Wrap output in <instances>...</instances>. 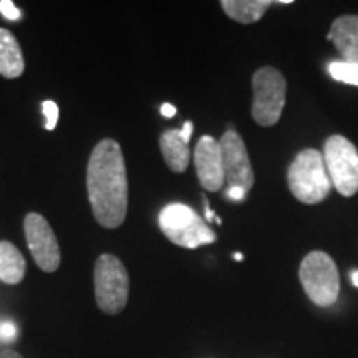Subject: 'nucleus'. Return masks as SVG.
<instances>
[{"instance_id":"nucleus-1","label":"nucleus","mask_w":358,"mask_h":358,"mask_svg":"<svg viewBox=\"0 0 358 358\" xmlns=\"http://www.w3.org/2000/svg\"><path fill=\"white\" fill-rule=\"evenodd\" d=\"M87 189L96 222L106 229L122 226L128 213V176L118 141L105 138L93 148L87 169Z\"/></svg>"},{"instance_id":"nucleus-2","label":"nucleus","mask_w":358,"mask_h":358,"mask_svg":"<svg viewBox=\"0 0 358 358\" xmlns=\"http://www.w3.org/2000/svg\"><path fill=\"white\" fill-rule=\"evenodd\" d=\"M289 189L303 204H319L330 194L332 181L320 151L303 150L295 156L287 173Z\"/></svg>"},{"instance_id":"nucleus-3","label":"nucleus","mask_w":358,"mask_h":358,"mask_svg":"<svg viewBox=\"0 0 358 358\" xmlns=\"http://www.w3.org/2000/svg\"><path fill=\"white\" fill-rule=\"evenodd\" d=\"M158 222L163 234L179 248L196 249L216 241L211 227L194 209L181 203H173L161 209Z\"/></svg>"},{"instance_id":"nucleus-4","label":"nucleus","mask_w":358,"mask_h":358,"mask_svg":"<svg viewBox=\"0 0 358 358\" xmlns=\"http://www.w3.org/2000/svg\"><path fill=\"white\" fill-rule=\"evenodd\" d=\"M302 287L308 299L319 307H330L337 302L340 275L334 259L322 250H313L301 264Z\"/></svg>"},{"instance_id":"nucleus-5","label":"nucleus","mask_w":358,"mask_h":358,"mask_svg":"<svg viewBox=\"0 0 358 358\" xmlns=\"http://www.w3.org/2000/svg\"><path fill=\"white\" fill-rule=\"evenodd\" d=\"M129 277L127 267L116 256L101 254L95 264V299L101 312L116 315L127 307Z\"/></svg>"},{"instance_id":"nucleus-6","label":"nucleus","mask_w":358,"mask_h":358,"mask_svg":"<svg viewBox=\"0 0 358 358\" xmlns=\"http://www.w3.org/2000/svg\"><path fill=\"white\" fill-rule=\"evenodd\" d=\"M252 118L261 127H274L279 122L285 105L284 75L272 66H262L252 77Z\"/></svg>"},{"instance_id":"nucleus-7","label":"nucleus","mask_w":358,"mask_h":358,"mask_svg":"<svg viewBox=\"0 0 358 358\" xmlns=\"http://www.w3.org/2000/svg\"><path fill=\"white\" fill-rule=\"evenodd\" d=\"M324 161L330 181L340 194L352 198L358 192V150L350 140L334 134L325 141Z\"/></svg>"},{"instance_id":"nucleus-8","label":"nucleus","mask_w":358,"mask_h":358,"mask_svg":"<svg viewBox=\"0 0 358 358\" xmlns=\"http://www.w3.org/2000/svg\"><path fill=\"white\" fill-rule=\"evenodd\" d=\"M24 231L35 264L48 274L55 272L60 267V245L47 219L38 213L27 214Z\"/></svg>"},{"instance_id":"nucleus-9","label":"nucleus","mask_w":358,"mask_h":358,"mask_svg":"<svg viewBox=\"0 0 358 358\" xmlns=\"http://www.w3.org/2000/svg\"><path fill=\"white\" fill-rule=\"evenodd\" d=\"M222 155L224 182L229 187H241L249 192L254 186V171L250 164L248 148H245L241 134L234 129H227L219 140Z\"/></svg>"},{"instance_id":"nucleus-10","label":"nucleus","mask_w":358,"mask_h":358,"mask_svg":"<svg viewBox=\"0 0 358 358\" xmlns=\"http://www.w3.org/2000/svg\"><path fill=\"white\" fill-rule=\"evenodd\" d=\"M194 164L201 186L206 191L216 192L224 186L222 155L219 140L203 136L194 150Z\"/></svg>"},{"instance_id":"nucleus-11","label":"nucleus","mask_w":358,"mask_h":358,"mask_svg":"<svg viewBox=\"0 0 358 358\" xmlns=\"http://www.w3.org/2000/svg\"><path fill=\"white\" fill-rule=\"evenodd\" d=\"M327 38L332 40L345 62L358 65V15L338 17Z\"/></svg>"},{"instance_id":"nucleus-12","label":"nucleus","mask_w":358,"mask_h":358,"mask_svg":"<svg viewBox=\"0 0 358 358\" xmlns=\"http://www.w3.org/2000/svg\"><path fill=\"white\" fill-rule=\"evenodd\" d=\"M159 146L168 168L174 173H185L189 166V146L182 140L179 129H168L161 134Z\"/></svg>"},{"instance_id":"nucleus-13","label":"nucleus","mask_w":358,"mask_h":358,"mask_svg":"<svg viewBox=\"0 0 358 358\" xmlns=\"http://www.w3.org/2000/svg\"><path fill=\"white\" fill-rule=\"evenodd\" d=\"M25 70V60L17 38L6 29H0V75L3 78H19Z\"/></svg>"},{"instance_id":"nucleus-14","label":"nucleus","mask_w":358,"mask_h":358,"mask_svg":"<svg viewBox=\"0 0 358 358\" xmlns=\"http://www.w3.org/2000/svg\"><path fill=\"white\" fill-rule=\"evenodd\" d=\"M27 262L19 249L8 241H0V280L17 285L24 280Z\"/></svg>"},{"instance_id":"nucleus-15","label":"nucleus","mask_w":358,"mask_h":358,"mask_svg":"<svg viewBox=\"0 0 358 358\" xmlns=\"http://www.w3.org/2000/svg\"><path fill=\"white\" fill-rule=\"evenodd\" d=\"M272 6L271 0H222L221 7L232 20L239 24H254Z\"/></svg>"},{"instance_id":"nucleus-16","label":"nucleus","mask_w":358,"mask_h":358,"mask_svg":"<svg viewBox=\"0 0 358 358\" xmlns=\"http://www.w3.org/2000/svg\"><path fill=\"white\" fill-rule=\"evenodd\" d=\"M329 71L337 82L358 87V65L348 64V62H334L330 64Z\"/></svg>"},{"instance_id":"nucleus-17","label":"nucleus","mask_w":358,"mask_h":358,"mask_svg":"<svg viewBox=\"0 0 358 358\" xmlns=\"http://www.w3.org/2000/svg\"><path fill=\"white\" fill-rule=\"evenodd\" d=\"M42 111H43L45 118H47L45 128H47L48 131H52V129H55L57 122H58V106H57V103L52 101V100L43 101L42 103Z\"/></svg>"},{"instance_id":"nucleus-18","label":"nucleus","mask_w":358,"mask_h":358,"mask_svg":"<svg viewBox=\"0 0 358 358\" xmlns=\"http://www.w3.org/2000/svg\"><path fill=\"white\" fill-rule=\"evenodd\" d=\"M0 13L10 22H17L22 19V12L15 7V3L10 2V0H0Z\"/></svg>"},{"instance_id":"nucleus-19","label":"nucleus","mask_w":358,"mask_h":358,"mask_svg":"<svg viewBox=\"0 0 358 358\" xmlns=\"http://www.w3.org/2000/svg\"><path fill=\"white\" fill-rule=\"evenodd\" d=\"M17 337V327L12 320L0 322V340L2 342H13Z\"/></svg>"},{"instance_id":"nucleus-20","label":"nucleus","mask_w":358,"mask_h":358,"mask_svg":"<svg viewBox=\"0 0 358 358\" xmlns=\"http://www.w3.org/2000/svg\"><path fill=\"white\" fill-rule=\"evenodd\" d=\"M245 194H248V192L241 189V187H229L226 192L227 198H229L231 201H237V203H239V201H243L245 198Z\"/></svg>"},{"instance_id":"nucleus-21","label":"nucleus","mask_w":358,"mask_h":358,"mask_svg":"<svg viewBox=\"0 0 358 358\" xmlns=\"http://www.w3.org/2000/svg\"><path fill=\"white\" fill-rule=\"evenodd\" d=\"M161 113H163L164 118H173L176 115V108H174L171 103H163L161 105Z\"/></svg>"},{"instance_id":"nucleus-22","label":"nucleus","mask_w":358,"mask_h":358,"mask_svg":"<svg viewBox=\"0 0 358 358\" xmlns=\"http://www.w3.org/2000/svg\"><path fill=\"white\" fill-rule=\"evenodd\" d=\"M179 131H181L182 140H185L186 143H189V140H191V134H192V123H191V122H186V123H185V127H182L181 129H179Z\"/></svg>"},{"instance_id":"nucleus-23","label":"nucleus","mask_w":358,"mask_h":358,"mask_svg":"<svg viewBox=\"0 0 358 358\" xmlns=\"http://www.w3.org/2000/svg\"><path fill=\"white\" fill-rule=\"evenodd\" d=\"M0 358H22V355L13 350H3V352H0Z\"/></svg>"},{"instance_id":"nucleus-24","label":"nucleus","mask_w":358,"mask_h":358,"mask_svg":"<svg viewBox=\"0 0 358 358\" xmlns=\"http://www.w3.org/2000/svg\"><path fill=\"white\" fill-rule=\"evenodd\" d=\"M204 206H206V219H208V221H213V217H214V213L211 211V209H209V203L208 201L204 199Z\"/></svg>"},{"instance_id":"nucleus-25","label":"nucleus","mask_w":358,"mask_h":358,"mask_svg":"<svg viewBox=\"0 0 358 358\" xmlns=\"http://www.w3.org/2000/svg\"><path fill=\"white\" fill-rule=\"evenodd\" d=\"M352 282H353V285H355V287H358V271L352 272Z\"/></svg>"},{"instance_id":"nucleus-26","label":"nucleus","mask_w":358,"mask_h":358,"mask_svg":"<svg viewBox=\"0 0 358 358\" xmlns=\"http://www.w3.org/2000/svg\"><path fill=\"white\" fill-rule=\"evenodd\" d=\"M234 259H236V261H243V254H236V256H234Z\"/></svg>"}]
</instances>
